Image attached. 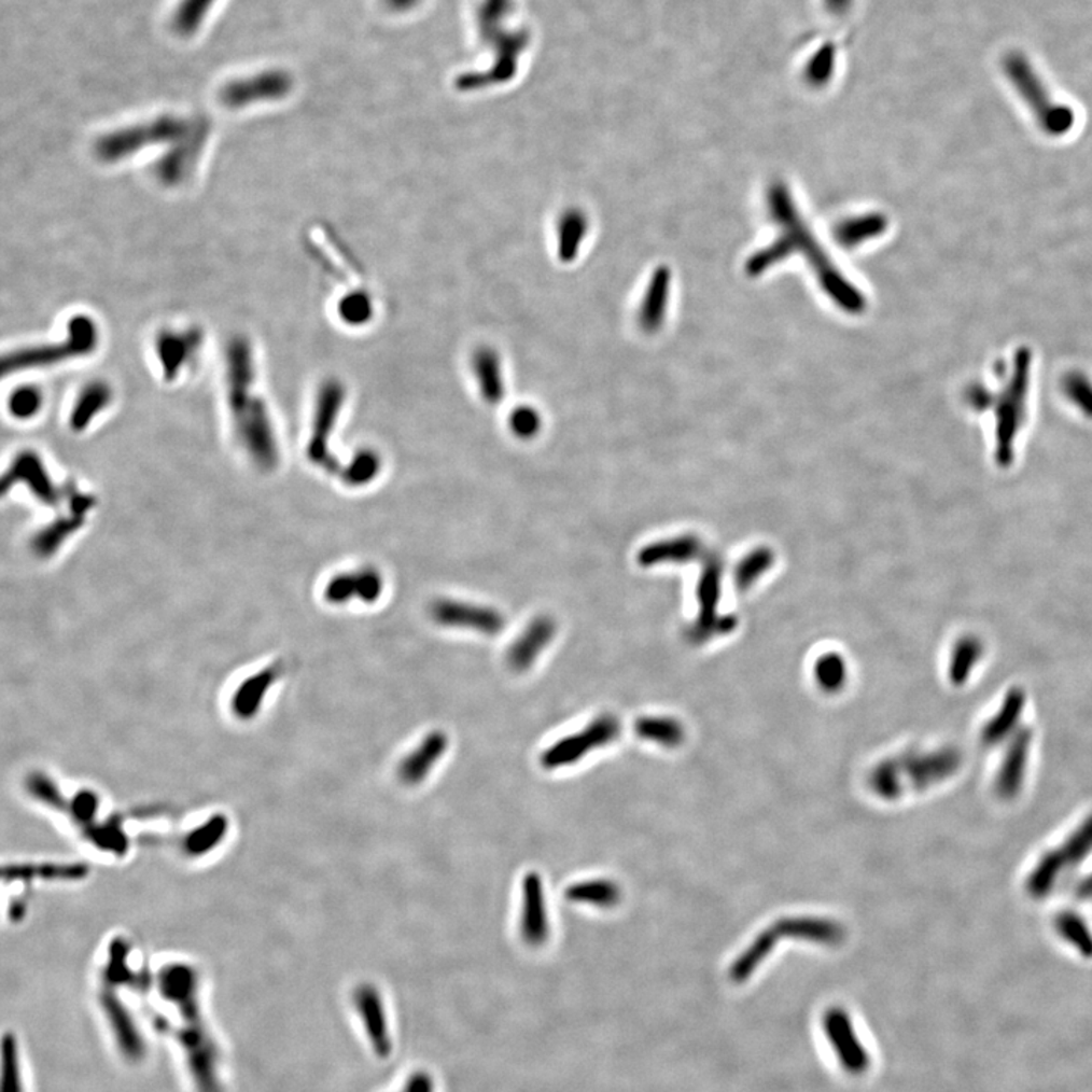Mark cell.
<instances>
[{
  "mask_svg": "<svg viewBox=\"0 0 1092 1092\" xmlns=\"http://www.w3.org/2000/svg\"><path fill=\"white\" fill-rule=\"evenodd\" d=\"M98 345L99 328L96 322L88 316H76L70 319L67 337L59 344L39 345L0 354V380L22 370L54 366L66 360L92 354Z\"/></svg>",
  "mask_w": 1092,
  "mask_h": 1092,
  "instance_id": "obj_4",
  "label": "cell"
},
{
  "mask_svg": "<svg viewBox=\"0 0 1092 1092\" xmlns=\"http://www.w3.org/2000/svg\"><path fill=\"white\" fill-rule=\"evenodd\" d=\"M853 0H826L827 10L835 16L844 14L852 6Z\"/></svg>",
  "mask_w": 1092,
  "mask_h": 1092,
  "instance_id": "obj_41",
  "label": "cell"
},
{
  "mask_svg": "<svg viewBox=\"0 0 1092 1092\" xmlns=\"http://www.w3.org/2000/svg\"><path fill=\"white\" fill-rule=\"evenodd\" d=\"M1077 894H1079V897L1083 898L1092 897V876L1091 878L1084 880L1082 885H1079V887H1077Z\"/></svg>",
  "mask_w": 1092,
  "mask_h": 1092,
  "instance_id": "obj_42",
  "label": "cell"
},
{
  "mask_svg": "<svg viewBox=\"0 0 1092 1092\" xmlns=\"http://www.w3.org/2000/svg\"><path fill=\"white\" fill-rule=\"evenodd\" d=\"M1092 853V816L1077 828L1067 841L1041 857L1027 879L1028 894L1035 898L1046 897L1053 890L1065 871L1077 867Z\"/></svg>",
  "mask_w": 1092,
  "mask_h": 1092,
  "instance_id": "obj_9",
  "label": "cell"
},
{
  "mask_svg": "<svg viewBox=\"0 0 1092 1092\" xmlns=\"http://www.w3.org/2000/svg\"><path fill=\"white\" fill-rule=\"evenodd\" d=\"M508 426L519 439H533L542 429V416L537 408L519 406L508 416Z\"/></svg>",
  "mask_w": 1092,
  "mask_h": 1092,
  "instance_id": "obj_34",
  "label": "cell"
},
{
  "mask_svg": "<svg viewBox=\"0 0 1092 1092\" xmlns=\"http://www.w3.org/2000/svg\"><path fill=\"white\" fill-rule=\"evenodd\" d=\"M672 274L668 266L654 267L642 289L636 307V325L646 336L663 328L670 313Z\"/></svg>",
  "mask_w": 1092,
  "mask_h": 1092,
  "instance_id": "obj_10",
  "label": "cell"
},
{
  "mask_svg": "<svg viewBox=\"0 0 1092 1092\" xmlns=\"http://www.w3.org/2000/svg\"><path fill=\"white\" fill-rule=\"evenodd\" d=\"M961 765V756L954 750L926 754H910L901 759L883 761L869 774L872 793L893 800L900 797L906 785L912 789L935 785L949 779Z\"/></svg>",
  "mask_w": 1092,
  "mask_h": 1092,
  "instance_id": "obj_3",
  "label": "cell"
},
{
  "mask_svg": "<svg viewBox=\"0 0 1092 1092\" xmlns=\"http://www.w3.org/2000/svg\"><path fill=\"white\" fill-rule=\"evenodd\" d=\"M213 0H185L178 10L174 26L181 33H191L198 28L200 18L204 17L208 6Z\"/></svg>",
  "mask_w": 1092,
  "mask_h": 1092,
  "instance_id": "obj_36",
  "label": "cell"
},
{
  "mask_svg": "<svg viewBox=\"0 0 1092 1092\" xmlns=\"http://www.w3.org/2000/svg\"><path fill=\"white\" fill-rule=\"evenodd\" d=\"M255 367L252 348L237 337L226 351V386L237 434L249 456L263 467L277 463V442L267 408L254 392Z\"/></svg>",
  "mask_w": 1092,
  "mask_h": 1092,
  "instance_id": "obj_1",
  "label": "cell"
},
{
  "mask_svg": "<svg viewBox=\"0 0 1092 1092\" xmlns=\"http://www.w3.org/2000/svg\"><path fill=\"white\" fill-rule=\"evenodd\" d=\"M198 125L199 122L192 124L184 118L162 117L150 122V124L118 129V131L107 134L96 141L95 154L106 163L121 162V159L144 150L150 144L187 139L198 128Z\"/></svg>",
  "mask_w": 1092,
  "mask_h": 1092,
  "instance_id": "obj_5",
  "label": "cell"
},
{
  "mask_svg": "<svg viewBox=\"0 0 1092 1092\" xmlns=\"http://www.w3.org/2000/svg\"><path fill=\"white\" fill-rule=\"evenodd\" d=\"M200 337L196 332L163 334L157 341V354L162 360L163 369L169 378L177 377L184 369L195 352H198Z\"/></svg>",
  "mask_w": 1092,
  "mask_h": 1092,
  "instance_id": "obj_22",
  "label": "cell"
},
{
  "mask_svg": "<svg viewBox=\"0 0 1092 1092\" xmlns=\"http://www.w3.org/2000/svg\"><path fill=\"white\" fill-rule=\"evenodd\" d=\"M431 615L442 626L475 630L489 636L501 633L504 629L503 615L485 605L444 600L433 605Z\"/></svg>",
  "mask_w": 1092,
  "mask_h": 1092,
  "instance_id": "obj_12",
  "label": "cell"
},
{
  "mask_svg": "<svg viewBox=\"0 0 1092 1092\" xmlns=\"http://www.w3.org/2000/svg\"><path fill=\"white\" fill-rule=\"evenodd\" d=\"M512 10H514L512 0H485L482 2L480 13H478L481 39L495 51V62L486 72L466 73V75L460 76L456 83L459 90H480V88L490 87V85L507 83L515 76L518 57L529 44V33L526 31L512 32L505 29L504 20L510 16Z\"/></svg>",
  "mask_w": 1092,
  "mask_h": 1092,
  "instance_id": "obj_2",
  "label": "cell"
},
{
  "mask_svg": "<svg viewBox=\"0 0 1092 1092\" xmlns=\"http://www.w3.org/2000/svg\"><path fill=\"white\" fill-rule=\"evenodd\" d=\"M373 300L367 298L366 295H352L351 298L345 300L341 306V314L348 318L352 323H366L373 318Z\"/></svg>",
  "mask_w": 1092,
  "mask_h": 1092,
  "instance_id": "obj_37",
  "label": "cell"
},
{
  "mask_svg": "<svg viewBox=\"0 0 1092 1092\" xmlns=\"http://www.w3.org/2000/svg\"><path fill=\"white\" fill-rule=\"evenodd\" d=\"M110 401L111 389L107 384H103V382H93V384L88 386L81 393L80 400H78L76 406L73 408L72 419H70L73 429L84 430L92 419L110 404Z\"/></svg>",
  "mask_w": 1092,
  "mask_h": 1092,
  "instance_id": "obj_29",
  "label": "cell"
},
{
  "mask_svg": "<svg viewBox=\"0 0 1092 1092\" xmlns=\"http://www.w3.org/2000/svg\"><path fill=\"white\" fill-rule=\"evenodd\" d=\"M1031 738V730L1024 728L1010 742L1008 753H1006L1005 759L1002 761L1000 771H998L997 783H995L997 793L1003 798L1016 797L1021 785H1023L1027 768L1028 748H1031L1032 742Z\"/></svg>",
  "mask_w": 1092,
  "mask_h": 1092,
  "instance_id": "obj_20",
  "label": "cell"
},
{
  "mask_svg": "<svg viewBox=\"0 0 1092 1092\" xmlns=\"http://www.w3.org/2000/svg\"><path fill=\"white\" fill-rule=\"evenodd\" d=\"M406 1092H433V1083L429 1076L418 1075L411 1077Z\"/></svg>",
  "mask_w": 1092,
  "mask_h": 1092,
  "instance_id": "obj_40",
  "label": "cell"
},
{
  "mask_svg": "<svg viewBox=\"0 0 1092 1092\" xmlns=\"http://www.w3.org/2000/svg\"><path fill=\"white\" fill-rule=\"evenodd\" d=\"M568 901L578 905L597 906V908H613L621 901V887L608 879H592L585 882H577L568 886L564 891Z\"/></svg>",
  "mask_w": 1092,
  "mask_h": 1092,
  "instance_id": "obj_23",
  "label": "cell"
},
{
  "mask_svg": "<svg viewBox=\"0 0 1092 1092\" xmlns=\"http://www.w3.org/2000/svg\"><path fill=\"white\" fill-rule=\"evenodd\" d=\"M1005 72L1012 81L1013 87L1020 93L1024 102L1031 107L1042 131L1049 136H1064L1075 125V113L1072 108L1054 103L1046 87L1036 76L1027 59L1020 54H1010L1005 59Z\"/></svg>",
  "mask_w": 1092,
  "mask_h": 1092,
  "instance_id": "obj_6",
  "label": "cell"
},
{
  "mask_svg": "<svg viewBox=\"0 0 1092 1092\" xmlns=\"http://www.w3.org/2000/svg\"><path fill=\"white\" fill-rule=\"evenodd\" d=\"M0 1092H25L17 1036L11 1032L0 1038Z\"/></svg>",
  "mask_w": 1092,
  "mask_h": 1092,
  "instance_id": "obj_28",
  "label": "cell"
},
{
  "mask_svg": "<svg viewBox=\"0 0 1092 1092\" xmlns=\"http://www.w3.org/2000/svg\"><path fill=\"white\" fill-rule=\"evenodd\" d=\"M1065 396L1073 406L1079 408L1087 418L1092 419V381L1087 375L1068 374L1062 381Z\"/></svg>",
  "mask_w": 1092,
  "mask_h": 1092,
  "instance_id": "obj_33",
  "label": "cell"
},
{
  "mask_svg": "<svg viewBox=\"0 0 1092 1092\" xmlns=\"http://www.w3.org/2000/svg\"><path fill=\"white\" fill-rule=\"evenodd\" d=\"M634 730L639 738L664 748H677L686 738L683 724L668 716H642L634 724Z\"/></svg>",
  "mask_w": 1092,
  "mask_h": 1092,
  "instance_id": "obj_24",
  "label": "cell"
},
{
  "mask_svg": "<svg viewBox=\"0 0 1092 1092\" xmlns=\"http://www.w3.org/2000/svg\"><path fill=\"white\" fill-rule=\"evenodd\" d=\"M619 733H621V723L615 715L604 713L583 730L564 737L546 748L541 756L542 767L545 770L572 767L577 761L585 759L593 750L611 745L619 737Z\"/></svg>",
  "mask_w": 1092,
  "mask_h": 1092,
  "instance_id": "obj_8",
  "label": "cell"
},
{
  "mask_svg": "<svg viewBox=\"0 0 1092 1092\" xmlns=\"http://www.w3.org/2000/svg\"><path fill=\"white\" fill-rule=\"evenodd\" d=\"M42 392L39 389L32 388V386H26V388H18L10 396L9 407L14 418L28 419L37 415V411L42 407Z\"/></svg>",
  "mask_w": 1092,
  "mask_h": 1092,
  "instance_id": "obj_35",
  "label": "cell"
},
{
  "mask_svg": "<svg viewBox=\"0 0 1092 1092\" xmlns=\"http://www.w3.org/2000/svg\"><path fill=\"white\" fill-rule=\"evenodd\" d=\"M1024 704H1026V698H1024L1023 690H1010L1000 712L986 724L985 730L982 733L983 742L986 745H994L1002 742L1003 738L1008 737L1010 731L1016 728L1018 720H1020Z\"/></svg>",
  "mask_w": 1092,
  "mask_h": 1092,
  "instance_id": "obj_26",
  "label": "cell"
},
{
  "mask_svg": "<svg viewBox=\"0 0 1092 1092\" xmlns=\"http://www.w3.org/2000/svg\"><path fill=\"white\" fill-rule=\"evenodd\" d=\"M472 378L489 406L503 403L505 395L504 360L493 345H478L470 359Z\"/></svg>",
  "mask_w": 1092,
  "mask_h": 1092,
  "instance_id": "obj_16",
  "label": "cell"
},
{
  "mask_svg": "<svg viewBox=\"0 0 1092 1092\" xmlns=\"http://www.w3.org/2000/svg\"><path fill=\"white\" fill-rule=\"evenodd\" d=\"M448 748V738L444 731H433L423 739L422 744L408 754L400 767V778L408 785H416L422 782L433 770Z\"/></svg>",
  "mask_w": 1092,
  "mask_h": 1092,
  "instance_id": "obj_21",
  "label": "cell"
},
{
  "mask_svg": "<svg viewBox=\"0 0 1092 1092\" xmlns=\"http://www.w3.org/2000/svg\"><path fill=\"white\" fill-rule=\"evenodd\" d=\"M521 936L531 947H541L549 936L544 883L534 871L529 872L522 882Z\"/></svg>",
  "mask_w": 1092,
  "mask_h": 1092,
  "instance_id": "obj_15",
  "label": "cell"
},
{
  "mask_svg": "<svg viewBox=\"0 0 1092 1092\" xmlns=\"http://www.w3.org/2000/svg\"><path fill=\"white\" fill-rule=\"evenodd\" d=\"M418 0H389L390 5L395 10H408L416 5Z\"/></svg>",
  "mask_w": 1092,
  "mask_h": 1092,
  "instance_id": "obj_43",
  "label": "cell"
},
{
  "mask_svg": "<svg viewBox=\"0 0 1092 1092\" xmlns=\"http://www.w3.org/2000/svg\"><path fill=\"white\" fill-rule=\"evenodd\" d=\"M556 634V624L549 618H537L522 631L507 653L508 664L515 671H527L536 662L538 654L544 652Z\"/></svg>",
  "mask_w": 1092,
  "mask_h": 1092,
  "instance_id": "obj_19",
  "label": "cell"
},
{
  "mask_svg": "<svg viewBox=\"0 0 1092 1092\" xmlns=\"http://www.w3.org/2000/svg\"><path fill=\"white\" fill-rule=\"evenodd\" d=\"M1031 351L1018 349L1008 388L1003 392L997 408L998 456L1003 463L1012 459L1013 440L1026 416L1028 375H1031Z\"/></svg>",
  "mask_w": 1092,
  "mask_h": 1092,
  "instance_id": "obj_7",
  "label": "cell"
},
{
  "mask_svg": "<svg viewBox=\"0 0 1092 1092\" xmlns=\"http://www.w3.org/2000/svg\"><path fill=\"white\" fill-rule=\"evenodd\" d=\"M359 1005L363 1017H366L367 1031H369L370 1038H373L375 1049L382 1056H386V1054L390 1053V1049H392V1042H390L388 1024H386L380 997H378V994L374 990L366 988V990H363L359 994Z\"/></svg>",
  "mask_w": 1092,
  "mask_h": 1092,
  "instance_id": "obj_27",
  "label": "cell"
},
{
  "mask_svg": "<svg viewBox=\"0 0 1092 1092\" xmlns=\"http://www.w3.org/2000/svg\"><path fill=\"white\" fill-rule=\"evenodd\" d=\"M378 470H380V460L374 452L366 451L356 457L348 475L352 482H367L373 480Z\"/></svg>",
  "mask_w": 1092,
  "mask_h": 1092,
  "instance_id": "obj_38",
  "label": "cell"
},
{
  "mask_svg": "<svg viewBox=\"0 0 1092 1092\" xmlns=\"http://www.w3.org/2000/svg\"><path fill=\"white\" fill-rule=\"evenodd\" d=\"M824 1031L830 1039L839 1062L850 1075L859 1076L869 1067L867 1050L854 1034L852 1021L844 1009L831 1008L824 1016Z\"/></svg>",
  "mask_w": 1092,
  "mask_h": 1092,
  "instance_id": "obj_11",
  "label": "cell"
},
{
  "mask_svg": "<svg viewBox=\"0 0 1092 1092\" xmlns=\"http://www.w3.org/2000/svg\"><path fill=\"white\" fill-rule=\"evenodd\" d=\"M772 926L778 930L780 939H798L821 946H839L844 942L846 935L842 924L823 916H787L775 921Z\"/></svg>",
  "mask_w": 1092,
  "mask_h": 1092,
  "instance_id": "obj_17",
  "label": "cell"
},
{
  "mask_svg": "<svg viewBox=\"0 0 1092 1092\" xmlns=\"http://www.w3.org/2000/svg\"><path fill=\"white\" fill-rule=\"evenodd\" d=\"M694 549H696V545L690 538H675V541L649 545L648 548L639 552V563L642 566H653V564L672 562V560L682 559L687 552H694Z\"/></svg>",
  "mask_w": 1092,
  "mask_h": 1092,
  "instance_id": "obj_31",
  "label": "cell"
},
{
  "mask_svg": "<svg viewBox=\"0 0 1092 1092\" xmlns=\"http://www.w3.org/2000/svg\"><path fill=\"white\" fill-rule=\"evenodd\" d=\"M780 941L778 930L774 926L768 927L767 930H761L757 938L750 943L748 949L745 950L741 956L734 961V964L730 968V977L733 982H744L750 976L756 971L761 962L767 960L768 956L774 950L775 943Z\"/></svg>",
  "mask_w": 1092,
  "mask_h": 1092,
  "instance_id": "obj_25",
  "label": "cell"
},
{
  "mask_svg": "<svg viewBox=\"0 0 1092 1092\" xmlns=\"http://www.w3.org/2000/svg\"><path fill=\"white\" fill-rule=\"evenodd\" d=\"M1054 927L1065 941L1072 943L1083 956H1092V934L1082 919L1072 912H1064L1054 920Z\"/></svg>",
  "mask_w": 1092,
  "mask_h": 1092,
  "instance_id": "obj_30",
  "label": "cell"
},
{
  "mask_svg": "<svg viewBox=\"0 0 1092 1092\" xmlns=\"http://www.w3.org/2000/svg\"><path fill=\"white\" fill-rule=\"evenodd\" d=\"M292 88V78L285 72H263L247 80L233 81L221 90L225 107L239 108L260 100L280 99Z\"/></svg>",
  "mask_w": 1092,
  "mask_h": 1092,
  "instance_id": "obj_13",
  "label": "cell"
},
{
  "mask_svg": "<svg viewBox=\"0 0 1092 1092\" xmlns=\"http://www.w3.org/2000/svg\"><path fill=\"white\" fill-rule=\"evenodd\" d=\"M345 392L339 382L330 381L322 386L318 397V411H316L313 440L310 444V456L316 463L325 462V442L328 439L330 431L333 430L334 421L344 404Z\"/></svg>",
  "mask_w": 1092,
  "mask_h": 1092,
  "instance_id": "obj_18",
  "label": "cell"
},
{
  "mask_svg": "<svg viewBox=\"0 0 1092 1092\" xmlns=\"http://www.w3.org/2000/svg\"><path fill=\"white\" fill-rule=\"evenodd\" d=\"M834 61H835L834 47L831 46L823 47V50H821L818 54H816L815 57L812 58L811 66H809L808 73L809 76H811V80L812 81L827 80V78L830 76L831 67H834Z\"/></svg>",
  "mask_w": 1092,
  "mask_h": 1092,
  "instance_id": "obj_39",
  "label": "cell"
},
{
  "mask_svg": "<svg viewBox=\"0 0 1092 1092\" xmlns=\"http://www.w3.org/2000/svg\"><path fill=\"white\" fill-rule=\"evenodd\" d=\"M592 221L585 208L570 206L560 211L555 224L556 257L564 266L574 265L585 249Z\"/></svg>",
  "mask_w": 1092,
  "mask_h": 1092,
  "instance_id": "obj_14",
  "label": "cell"
},
{
  "mask_svg": "<svg viewBox=\"0 0 1092 1092\" xmlns=\"http://www.w3.org/2000/svg\"><path fill=\"white\" fill-rule=\"evenodd\" d=\"M106 1006L114 1031H116L114 1034L117 1036L118 1046L125 1051V1054H128V1058H136L141 1046L131 1020L126 1016L124 1009L118 1008L116 1003L108 1000Z\"/></svg>",
  "mask_w": 1092,
  "mask_h": 1092,
  "instance_id": "obj_32",
  "label": "cell"
}]
</instances>
